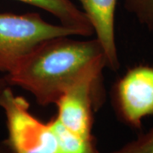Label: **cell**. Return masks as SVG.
I'll list each match as a JSON object with an SVG mask.
<instances>
[{"mask_svg": "<svg viewBox=\"0 0 153 153\" xmlns=\"http://www.w3.org/2000/svg\"><path fill=\"white\" fill-rule=\"evenodd\" d=\"M9 86H10V85L9 84V82L7 81L5 76H0V96H1L2 93L4 92V90L7 87H9Z\"/></svg>", "mask_w": 153, "mask_h": 153, "instance_id": "8fae6325", "label": "cell"}, {"mask_svg": "<svg viewBox=\"0 0 153 153\" xmlns=\"http://www.w3.org/2000/svg\"><path fill=\"white\" fill-rule=\"evenodd\" d=\"M50 123L57 139V153H100L94 137L85 138L69 131L55 117Z\"/></svg>", "mask_w": 153, "mask_h": 153, "instance_id": "ba28073f", "label": "cell"}, {"mask_svg": "<svg viewBox=\"0 0 153 153\" xmlns=\"http://www.w3.org/2000/svg\"><path fill=\"white\" fill-rule=\"evenodd\" d=\"M101 47L105 65L111 71L120 67L115 38V11L117 0H78Z\"/></svg>", "mask_w": 153, "mask_h": 153, "instance_id": "8992f818", "label": "cell"}, {"mask_svg": "<svg viewBox=\"0 0 153 153\" xmlns=\"http://www.w3.org/2000/svg\"><path fill=\"white\" fill-rule=\"evenodd\" d=\"M101 57L104 55L96 38H53L33 50L5 77L10 86L30 92L38 104L45 106L55 104L66 88Z\"/></svg>", "mask_w": 153, "mask_h": 153, "instance_id": "6da1fadb", "label": "cell"}, {"mask_svg": "<svg viewBox=\"0 0 153 153\" xmlns=\"http://www.w3.org/2000/svg\"><path fill=\"white\" fill-rule=\"evenodd\" d=\"M0 153H12L10 152V150L9 149V147L6 146L4 141L0 143Z\"/></svg>", "mask_w": 153, "mask_h": 153, "instance_id": "7c38bea8", "label": "cell"}, {"mask_svg": "<svg viewBox=\"0 0 153 153\" xmlns=\"http://www.w3.org/2000/svg\"><path fill=\"white\" fill-rule=\"evenodd\" d=\"M6 117L8 138L4 143L12 153H57V139L50 121L44 123L31 112L30 104L7 87L0 96Z\"/></svg>", "mask_w": 153, "mask_h": 153, "instance_id": "3957f363", "label": "cell"}, {"mask_svg": "<svg viewBox=\"0 0 153 153\" xmlns=\"http://www.w3.org/2000/svg\"><path fill=\"white\" fill-rule=\"evenodd\" d=\"M76 35L75 30L61 24H51L38 13H0V72L10 73L48 40Z\"/></svg>", "mask_w": 153, "mask_h": 153, "instance_id": "7a4b0ae2", "label": "cell"}, {"mask_svg": "<svg viewBox=\"0 0 153 153\" xmlns=\"http://www.w3.org/2000/svg\"><path fill=\"white\" fill-rule=\"evenodd\" d=\"M40 8L56 17L61 25L71 28L79 36H91L93 28L83 11L77 9L70 0H18Z\"/></svg>", "mask_w": 153, "mask_h": 153, "instance_id": "52a82bcc", "label": "cell"}, {"mask_svg": "<svg viewBox=\"0 0 153 153\" xmlns=\"http://www.w3.org/2000/svg\"><path fill=\"white\" fill-rule=\"evenodd\" d=\"M110 153H153V127L136 140Z\"/></svg>", "mask_w": 153, "mask_h": 153, "instance_id": "30bf717a", "label": "cell"}, {"mask_svg": "<svg viewBox=\"0 0 153 153\" xmlns=\"http://www.w3.org/2000/svg\"><path fill=\"white\" fill-rule=\"evenodd\" d=\"M105 67L106 65L104 57L95 60L55 102V118L66 129L80 136L93 137V111L97 104L96 89Z\"/></svg>", "mask_w": 153, "mask_h": 153, "instance_id": "277c9868", "label": "cell"}, {"mask_svg": "<svg viewBox=\"0 0 153 153\" xmlns=\"http://www.w3.org/2000/svg\"><path fill=\"white\" fill-rule=\"evenodd\" d=\"M123 4L140 24L153 32V0H123Z\"/></svg>", "mask_w": 153, "mask_h": 153, "instance_id": "9c48e42d", "label": "cell"}, {"mask_svg": "<svg viewBox=\"0 0 153 153\" xmlns=\"http://www.w3.org/2000/svg\"><path fill=\"white\" fill-rule=\"evenodd\" d=\"M115 111L126 125L139 129L153 116V66L140 65L126 71L111 90Z\"/></svg>", "mask_w": 153, "mask_h": 153, "instance_id": "5b68a950", "label": "cell"}]
</instances>
